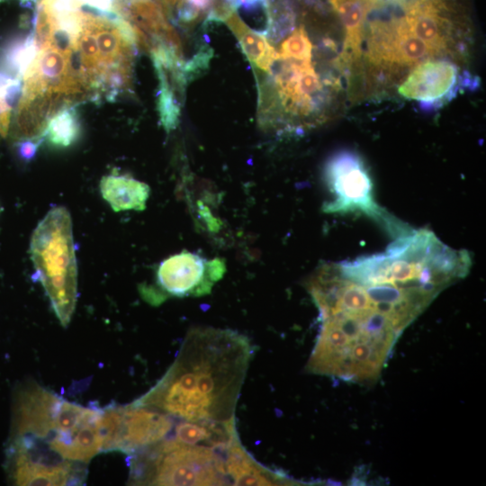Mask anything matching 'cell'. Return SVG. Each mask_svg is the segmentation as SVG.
I'll use <instances>...</instances> for the list:
<instances>
[{
	"instance_id": "obj_1",
	"label": "cell",
	"mask_w": 486,
	"mask_h": 486,
	"mask_svg": "<svg viewBox=\"0 0 486 486\" xmlns=\"http://www.w3.org/2000/svg\"><path fill=\"white\" fill-rule=\"evenodd\" d=\"M253 352L250 340L237 331L194 328L163 377L133 402L176 419L230 420Z\"/></svg>"
},
{
	"instance_id": "obj_2",
	"label": "cell",
	"mask_w": 486,
	"mask_h": 486,
	"mask_svg": "<svg viewBox=\"0 0 486 486\" xmlns=\"http://www.w3.org/2000/svg\"><path fill=\"white\" fill-rule=\"evenodd\" d=\"M347 277L364 283L389 282L438 295L465 277L472 266L467 250L442 242L428 229H410L382 252L338 262Z\"/></svg>"
},
{
	"instance_id": "obj_3",
	"label": "cell",
	"mask_w": 486,
	"mask_h": 486,
	"mask_svg": "<svg viewBox=\"0 0 486 486\" xmlns=\"http://www.w3.org/2000/svg\"><path fill=\"white\" fill-rule=\"evenodd\" d=\"M186 444L168 435L130 454L129 482L135 485H231L226 457L230 442Z\"/></svg>"
},
{
	"instance_id": "obj_4",
	"label": "cell",
	"mask_w": 486,
	"mask_h": 486,
	"mask_svg": "<svg viewBox=\"0 0 486 486\" xmlns=\"http://www.w3.org/2000/svg\"><path fill=\"white\" fill-rule=\"evenodd\" d=\"M311 61L279 58L258 84V123L265 130L313 124L324 104V86Z\"/></svg>"
},
{
	"instance_id": "obj_5",
	"label": "cell",
	"mask_w": 486,
	"mask_h": 486,
	"mask_svg": "<svg viewBox=\"0 0 486 486\" xmlns=\"http://www.w3.org/2000/svg\"><path fill=\"white\" fill-rule=\"evenodd\" d=\"M31 256L41 283L63 327L73 316L77 292V267L72 220L63 206L51 208L35 228Z\"/></svg>"
},
{
	"instance_id": "obj_6",
	"label": "cell",
	"mask_w": 486,
	"mask_h": 486,
	"mask_svg": "<svg viewBox=\"0 0 486 486\" xmlns=\"http://www.w3.org/2000/svg\"><path fill=\"white\" fill-rule=\"evenodd\" d=\"M324 178L332 194V200L323 206L324 212L364 214L379 223L393 238L411 229L376 202L371 176L356 153L343 150L332 156L325 165Z\"/></svg>"
},
{
	"instance_id": "obj_7",
	"label": "cell",
	"mask_w": 486,
	"mask_h": 486,
	"mask_svg": "<svg viewBox=\"0 0 486 486\" xmlns=\"http://www.w3.org/2000/svg\"><path fill=\"white\" fill-rule=\"evenodd\" d=\"M176 418L148 406L109 404L102 408V452L131 454L166 438Z\"/></svg>"
},
{
	"instance_id": "obj_8",
	"label": "cell",
	"mask_w": 486,
	"mask_h": 486,
	"mask_svg": "<svg viewBox=\"0 0 486 486\" xmlns=\"http://www.w3.org/2000/svg\"><path fill=\"white\" fill-rule=\"evenodd\" d=\"M6 468L15 485H80L86 477L84 464L64 459L42 440L10 437Z\"/></svg>"
},
{
	"instance_id": "obj_9",
	"label": "cell",
	"mask_w": 486,
	"mask_h": 486,
	"mask_svg": "<svg viewBox=\"0 0 486 486\" xmlns=\"http://www.w3.org/2000/svg\"><path fill=\"white\" fill-rule=\"evenodd\" d=\"M403 7L410 30L438 57L462 55L468 27L457 0H410Z\"/></svg>"
},
{
	"instance_id": "obj_10",
	"label": "cell",
	"mask_w": 486,
	"mask_h": 486,
	"mask_svg": "<svg viewBox=\"0 0 486 486\" xmlns=\"http://www.w3.org/2000/svg\"><path fill=\"white\" fill-rule=\"evenodd\" d=\"M101 415L102 408L94 404L82 406L61 397L52 433L44 442L64 459L88 463L102 453Z\"/></svg>"
},
{
	"instance_id": "obj_11",
	"label": "cell",
	"mask_w": 486,
	"mask_h": 486,
	"mask_svg": "<svg viewBox=\"0 0 486 486\" xmlns=\"http://www.w3.org/2000/svg\"><path fill=\"white\" fill-rule=\"evenodd\" d=\"M226 272L224 260L207 259L183 250L163 260L157 269V291L147 296L151 302L166 297H200L209 294Z\"/></svg>"
},
{
	"instance_id": "obj_12",
	"label": "cell",
	"mask_w": 486,
	"mask_h": 486,
	"mask_svg": "<svg viewBox=\"0 0 486 486\" xmlns=\"http://www.w3.org/2000/svg\"><path fill=\"white\" fill-rule=\"evenodd\" d=\"M436 57L431 48L412 33L404 17L376 20L369 26L367 59L376 68H413Z\"/></svg>"
},
{
	"instance_id": "obj_13",
	"label": "cell",
	"mask_w": 486,
	"mask_h": 486,
	"mask_svg": "<svg viewBox=\"0 0 486 486\" xmlns=\"http://www.w3.org/2000/svg\"><path fill=\"white\" fill-rule=\"evenodd\" d=\"M459 81V70L453 62L428 59L411 69L398 91L420 105L438 107L454 95Z\"/></svg>"
},
{
	"instance_id": "obj_14",
	"label": "cell",
	"mask_w": 486,
	"mask_h": 486,
	"mask_svg": "<svg viewBox=\"0 0 486 486\" xmlns=\"http://www.w3.org/2000/svg\"><path fill=\"white\" fill-rule=\"evenodd\" d=\"M344 28L342 62L353 65L360 59L367 15L379 8L382 0H329Z\"/></svg>"
},
{
	"instance_id": "obj_15",
	"label": "cell",
	"mask_w": 486,
	"mask_h": 486,
	"mask_svg": "<svg viewBox=\"0 0 486 486\" xmlns=\"http://www.w3.org/2000/svg\"><path fill=\"white\" fill-rule=\"evenodd\" d=\"M100 192L114 212L142 211L149 196V186L124 175H109L102 178Z\"/></svg>"
},
{
	"instance_id": "obj_16",
	"label": "cell",
	"mask_w": 486,
	"mask_h": 486,
	"mask_svg": "<svg viewBox=\"0 0 486 486\" xmlns=\"http://www.w3.org/2000/svg\"><path fill=\"white\" fill-rule=\"evenodd\" d=\"M238 39L244 54L254 69L269 73L278 59V53L262 33L248 27L235 12L224 21Z\"/></svg>"
},
{
	"instance_id": "obj_17",
	"label": "cell",
	"mask_w": 486,
	"mask_h": 486,
	"mask_svg": "<svg viewBox=\"0 0 486 486\" xmlns=\"http://www.w3.org/2000/svg\"><path fill=\"white\" fill-rule=\"evenodd\" d=\"M154 66L159 79V94L158 98V110L161 123L166 132L174 130L179 121L180 103L178 93L183 91L169 80L166 70L157 62Z\"/></svg>"
},
{
	"instance_id": "obj_18",
	"label": "cell",
	"mask_w": 486,
	"mask_h": 486,
	"mask_svg": "<svg viewBox=\"0 0 486 486\" xmlns=\"http://www.w3.org/2000/svg\"><path fill=\"white\" fill-rule=\"evenodd\" d=\"M80 121L73 107H64L50 120L44 135L56 148H68L78 139Z\"/></svg>"
},
{
	"instance_id": "obj_19",
	"label": "cell",
	"mask_w": 486,
	"mask_h": 486,
	"mask_svg": "<svg viewBox=\"0 0 486 486\" xmlns=\"http://www.w3.org/2000/svg\"><path fill=\"white\" fill-rule=\"evenodd\" d=\"M38 51L39 49L32 32L25 38L11 40L3 50L2 60L4 66L14 72L17 78L21 79L35 58Z\"/></svg>"
},
{
	"instance_id": "obj_20",
	"label": "cell",
	"mask_w": 486,
	"mask_h": 486,
	"mask_svg": "<svg viewBox=\"0 0 486 486\" xmlns=\"http://www.w3.org/2000/svg\"><path fill=\"white\" fill-rule=\"evenodd\" d=\"M312 43L303 25L290 32L277 51L279 58L295 61H311Z\"/></svg>"
},
{
	"instance_id": "obj_21",
	"label": "cell",
	"mask_w": 486,
	"mask_h": 486,
	"mask_svg": "<svg viewBox=\"0 0 486 486\" xmlns=\"http://www.w3.org/2000/svg\"><path fill=\"white\" fill-rule=\"evenodd\" d=\"M40 140H24L17 143V154L23 161H30L35 156Z\"/></svg>"
},
{
	"instance_id": "obj_22",
	"label": "cell",
	"mask_w": 486,
	"mask_h": 486,
	"mask_svg": "<svg viewBox=\"0 0 486 486\" xmlns=\"http://www.w3.org/2000/svg\"><path fill=\"white\" fill-rule=\"evenodd\" d=\"M11 104L4 95H0V137H4L9 130Z\"/></svg>"
},
{
	"instance_id": "obj_23",
	"label": "cell",
	"mask_w": 486,
	"mask_h": 486,
	"mask_svg": "<svg viewBox=\"0 0 486 486\" xmlns=\"http://www.w3.org/2000/svg\"><path fill=\"white\" fill-rule=\"evenodd\" d=\"M80 3L87 4L90 8L97 11H112V4L115 0H79Z\"/></svg>"
},
{
	"instance_id": "obj_24",
	"label": "cell",
	"mask_w": 486,
	"mask_h": 486,
	"mask_svg": "<svg viewBox=\"0 0 486 486\" xmlns=\"http://www.w3.org/2000/svg\"><path fill=\"white\" fill-rule=\"evenodd\" d=\"M183 0H162L164 5L167 10H170L171 8L177 7L180 5Z\"/></svg>"
},
{
	"instance_id": "obj_25",
	"label": "cell",
	"mask_w": 486,
	"mask_h": 486,
	"mask_svg": "<svg viewBox=\"0 0 486 486\" xmlns=\"http://www.w3.org/2000/svg\"><path fill=\"white\" fill-rule=\"evenodd\" d=\"M392 3L404 5L408 0H389Z\"/></svg>"
},
{
	"instance_id": "obj_26",
	"label": "cell",
	"mask_w": 486,
	"mask_h": 486,
	"mask_svg": "<svg viewBox=\"0 0 486 486\" xmlns=\"http://www.w3.org/2000/svg\"><path fill=\"white\" fill-rule=\"evenodd\" d=\"M226 3L225 0H212V4L218 5Z\"/></svg>"
},
{
	"instance_id": "obj_27",
	"label": "cell",
	"mask_w": 486,
	"mask_h": 486,
	"mask_svg": "<svg viewBox=\"0 0 486 486\" xmlns=\"http://www.w3.org/2000/svg\"></svg>"
}]
</instances>
